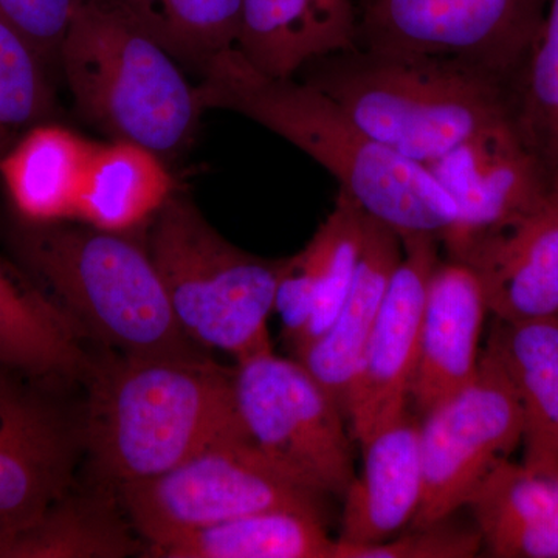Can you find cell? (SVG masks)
Instances as JSON below:
<instances>
[{
    "mask_svg": "<svg viewBox=\"0 0 558 558\" xmlns=\"http://www.w3.org/2000/svg\"><path fill=\"white\" fill-rule=\"evenodd\" d=\"M199 72L202 109L240 113L288 140L400 238L432 234L440 241L457 220V205L427 167L385 148L306 81L260 73L236 49L213 58Z\"/></svg>",
    "mask_w": 558,
    "mask_h": 558,
    "instance_id": "cell-1",
    "label": "cell"
},
{
    "mask_svg": "<svg viewBox=\"0 0 558 558\" xmlns=\"http://www.w3.org/2000/svg\"><path fill=\"white\" fill-rule=\"evenodd\" d=\"M80 442L98 484L154 478L234 436H250L238 409L234 369L194 352L113 354L92 363Z\"/></svg>",
    "mask_w": 558,
    "mask_h": 558,
    "instance_id": "cell-2",
    "label": "cell"
},
{
    "mask_svg": "<svg viewBox=\"0 0 558 558\" xmlns=\"http://www.w3.org/2000/svg\"><path fill=\"white\" fill-rule=\"evenodd\" d=\"M304 70L369 137L424 167L515 119L512 84L464 62L354 49Z\"/></svg>",
    "mask_w": 558,
    "mask_h": 558,
    "instance_id": "cell-3",
    "label": "cell"
},
{
    "mask_svg": "<svg viewBox=\"0 0 558 558\" xmlns=\"http://www.w3.org/2000/svg\"><path fill=\"white\" fill-rule=\"evenodd\" d=\"M58 61L76 109L108 137L161 159L193 142L196 86L123 0H76Z\"/></svg>",
    "mask_w": 558,
    "mask_h": 558,
    "instance_id": "cell-4",
    "label": "cell"
},
{
    "mask_svg": "<svg viewBox=\"0 0 558 558\" xmlns=\"http://www.w3.org/2000/svg\"><path fill=\"white\" fill-rule=\"evenodd\" d=\"M16 248L81 333L128 357L197 352L183 332L148 248L68 222L27 223Z\"/></svg>",
    "mask_w": 558,
    "mask_h": 558,
    "instance_id": "cell-5",
    "label": "cell"
},
{
    "mask_svg": "<svg viewBox=\"0 0 558 558\" xmlns=\"http://www.w3.org/2000/svg\"><path fill=\"white\" fill-rule=\"evenodd\" d=\"M153 219L148 252L189 339L236 362L274 349L267 323L288 258L231 244L185 196L172 194Z\"/></svg>",
    "mask_w": 558,
    "mask_h": 558,
    "instance_id": "cell-6",
    "label": "cell"
},
{
    "mask_svg": "<svg viewBox=\"0 0 558 558\" xmlns=\"http://www.w3.org/2000/svg\"><path fill=\"white\" fill-rule=\"evenodd\" d=\"M116 492L146 548L266 510L323 513L325 498L282 475L250 436L219 440L161 475Z\"/></svg>",
    "mask_w": 558,
    "mask_h": 558,
    "instance_id": "cell-7",
    "label": "cell"
},
{
    "mask_svg": "<svg viewBox=\"0 0 558 558\" xmlns=\"http://www.w3.org/2000/svg\"><path fill=\"white\" fill-rule=\"evenodd\" d=\"M234 392L250 438L282 475L344 497L355 478L347 414L299 360L274 349L240 360Z\"/></svg>",
    "mask_w": 558,
    "mask_h": 558,
    "instance_id": "cell-8",
    "label": "cell"
},
{
    "mask_svg": "<svg viewBox=\"0 0 558 558\" xmlns=\"http://www.w3.org/2000/svg\"><path fill=\"white\" fill-rule=\"evenodd\" d=\"M549 0H362L357 49L464 62L515 90Z\"/></svg>",
    "mask_w": 558,
    "mask_h": 558,
    "instance_id": "cell-9",
    "label": "cell"
},
{
    "mask_svg": "<svg viewBox=\"0 0 558 558\" xmlns=\"http://www.w3.org/2000/svg\"><path fill=\"white\" fill-rule=\"evenodd\" d=\"M418 418L424 490L410 527L468 508L488 473L523 442L524 429L512 385L484 351L475 379Z\"/></svg>",
    "mask_w": 558,
    "mask_h": 558,
    "instance_id": "cell-10",
    "label": "cell"
},
{
    "mask_svg": "<svg viewBox=\"0 0 558 558\" xmlns=\"http://www.w3.org/2000/svg\"><path fill=\"white\" fill-rule=\"evenodd\" d=\"M427 168L457 205V220L440 240L451 260L526 216L554 190L515 119L481 132Z\"/></svg>",
    "mask_w": 558,
    "mask_h": 558,
    "instance_id": "cell-11",
    "label": "cell"
},
{
    "mask_svg": "<svg viewBox=\"0 0 558 558\" xmlns=\"http://www.w3.org/2000/svg\"><path fill=\"white\" fill-rule=\"evenodd\" d=\"M400 240L402 259L389 282L349 388L348 424L352 438L359 442L411 409L425 296L429 278L440 263L439 240L432 234Z\"/></svg>",
    "mask_w": 558,
    "mask_h": 558,
    "instance_id": "cell-12",
    "label": "cell"
},
{
    "mask_svg": "<svg viewBox=\"0 0 558 558\" xmlns=\"http://www.w3.org/2000/svg\"><path fill=\"white\" fill-rule=\"evenodd\" d=\"M27 377L0 366V534L39 515L73 486L78 429Z\"/></svg>",
    "mask_w": 558,
    "mask_h": 558,
    "instance_id": "cell-13",
    "label": "cell"
},
{
    "mask_svg": "<svg viewBox=\"0 0 558 558\" xmlns=\"http://www.w3.org/2000/svg\"><path fill=\"white\" fill-rule=\"evenodd\" d=\"M454 263L476 275L495 318H558V190L517 222L470 245Z\"/></svg>",
    "mask_w": 558,
    "mask_h": 558,
    "instance_id": "cell-14",
    "label": "cell"
},
{
    "mask_svg": "<svg viewBox=\"0 0 558 558\" xmlns=\"http://www.w3.org/2000/svg\"><path fill=\"white\" fill-rule=\"evenodd\" d=\"M365 236V211L339 191L336 207L306 247L286 259L275 299L282 339L299 355L332 325L343 306Z\"/></svg>",
    "mask_w": 558,
    "mask_h": 558,
    "instance_id": "cell-15",
    "label": "cell"
},
{
    "mask_svg": "<svg viewBox=\"0 0 558 558\" xmlns=\"http://www.w3.org/2000/svg\"><path fill=\"white\" fill-rule=\"evenodd\" d=\"M488 314L476 275L464 264L440 260L428 282L410 391V407L418 417L475 379Z\"/></svg>",
    "mask_w": 558,
    "mask_h": 558,
    "instance_id": "cell-16",
    "label": "cell"
},
{
    "mask_svg": "<svg viewBox=\"0 0 558 558\" xmlns=\"http://www.w3.org/2000/svg\"><path fill=\"white\" fill-rule=\"evenodd\" d=\"M418 421L409 409L360 442L365 464L344 494L339 542H387L413 523L424 490Z\"/></svg>",
    "mask_w": 558,
    "mask_h": 558,
    "instance_id": "cell-17",
    "label": "cell"
},
{
    "mask_svg": "<svg viewBox=\"0 0 558 558\" xmlns=\"http://www.w3.org/2000/svg\"><path fill=\"white\" fill-rule=\"evenodd\" d=\"M352 0H242L236 50L253 69L295 78L312 62L357 49Z\"/></svg>",
    "mask_w": 558,
    "mask_h": 558,
    "instance_id": "cell-18",
    "label": "cell"
},
{
    "mask_svg": "<svg viewBox=\"0 0 558 558\" xmlns=\"http://www.w3.org/2000/svg\"><path fill=\"white\" fill-rule=\"evenodd\" d=\"M402 256L399 234L365 213L362 255L347 300L326 332L293 357L310 371L344 414L363 348Z\"/></svg>",
    "mask_w": 558,
    "mask_h": 558,
    "instance_id": "cell-19",
    "label": "cell"
},
{
    "mask_svg": "<svg viewBox=\"0 0 558 558\" xmlns=\"http://www.w3.org/2000/svg\"><path fill=\"white\" fill-rule=\"evenodd\" d=\"M484 352L498 363L519 399L523 464L558 472V318H495Z\"/></svg>",
    "mask_w": 558,
    "mask_h": 558,
    "instance_id": "cell-20",
    "label": "cell"
},
{
    "mask_svg": "<svg viewBox=\"0 0 558 558\" xmlns=\"http://www.w3.org/2000/svg\"><path fill=\"white\" fill-rule=\"evenodd\" d=\"M135 534L116 490L72 486L28 523L2 532L0 558H124L146 549Z\"/></svg>",
    "mask_w": 558,
    "mask_h": 558,
    "instance_id": "cell-21",
    "label": "cell"
},
{
    "mask_svg": "<svg viewBox=\"0 0 558 558\" xmlns=\"http://www.w3.org/2000/svg\"><path fill=\"white\" fill-rule=\"evenodd\" d=\"M97 143L76 132L40 123L0 157V179L27 223L76 220V209Z\"/></svg>",
    "mask_w": 558,
    "mask_h": 558,
    "instance_id": "cell-22",
    "label": "cell"
},
{
    "mask_svg": "<svg viewBox=\"0 0 558 558\" xmlns=\"http://www.w3.org/2000/svg\"><path fill=\"white\" fill-rule=\"evenodd\" d=\"M81 332L53 300L0 266V366L35 380H75L92 362Z\"/></svg>",
    "mask_w": 558,
    "mask_h": 558,
    "instance_id": "cell-23",
    "label": "cell"
},
{
    "mask_svg": "<svg viewBox=\"0 0 558 558\" xmlns=\"http://www.w3.org/2000/svg\"><path fill=\"white\" fill-rule=\"evenodd\" d=\"M174 194V180L153 150L112 140L95 145L76 220L95 229L128 233L153 219Z\"/></svg>",
    "mask_w": 558,
    "mask_h": 558,
    "instance_id": "cell-24",
    "label": "cell"
},
{
    "mask_svg": "<svg viewBox=\"0 0 558 558\" xmlns=\"http://www.w3.org/2000/svg\"><path fill=\"white\" fill-rule=\"evenodd\" d=\"M157 558H336L323 513L278 509L252 513L146 548Z\"/></svg>",
    "mask_w": 558,
    "mask_h": 558,
    "instance_id": "cell-25",
    "label": "cell"
},
{
    "mask_svg": "<svg viewBox=\"0 0 558 558\" xmlns=\"http://www.w3.org/2000/svg\"><path fill=\"white\" fill-rule=\"evenodd\" d=\"M175 60L197 70L236 49L242 0H123Z\"/></svg>",
    "mask_w": 558,
    "mask_h": 558,
    "instance_id": "cell-26",
    "label": "cell"
},
{
    "mask_svg": "<svg viewBox=\"0 0 558 558\" xmlns=\"http://www.w3.org/2000/svg\"><path fill=\"white\" fill-rule=\"evenodd\" d=\"M513 113L527 145L558 185V0L545 22L513 90Z\"/></svg>",
    "mask_w": 558,
    "mask_h": 558,
    "instance_id": "cell-27",
    "label": "cell"
},
{
    "mask_svg": "<svg viewBox=\"0 0 558 558\" xmlns=\"http://www.w3.org/2000/svg\"><path fill=\"white\" fill-rule=\"evenodd\" d=\"M468 508L483 539L558 513V472L502 461L476 488Z\"/></svg>",
    "mask_w": 558,
    "mask_h": 558,
    "instance_id": "cell-28",
    "label": "cell"
},
{
    "mask_svg": "<svg viewBox=\"0 0 558 558\" xmlns=\"http://www.w3.org/2000/svg\"><path fill=\"white\" fill-rule=\"evenodd\" d=\"M53 92L46 62L21 33L0 17V130L16 134L46 123Z\"/></svg>",
    "mask_w": 558,
    "mask_h": 558,
    "instance_id": "cell-29",
    "label": "cell"
},
{
    "mask_svg": "<svg viewBox=\"0 0 558 558\" xmlns=\"http://www.w3.org/2000/svg\"><path fill=\"white\" fill-rule=\"evenodd\" d=\"M451 519V517H450ZM450 519L411 527L409 534L371 545H351L337 539L336 558H469L484 546L478 526L470 529Z\"/></svg>",
    "mask_w": 558,
    "mask_h": 558,
    "instance_id": "cell-30",
    "label": "cell"
},
{
    "mask_svg": "<svg viewBox=\"0 0 558 558\" xmlns=\"http://www.w3.org/2000/svg\"><path fill=\"white\" fill-rule=\"evenodd\" d=\"M76 0H0V17L24 36L44 62L58 61Z\"/></svg>",
    "mask_w": 558,
    "mask_h": 558,
    "instance_id": "cell-31",
    "label": "cell"
},
{
    "mask_svg": "<svg viewBox=\"0 0 558 558\" xmlns=\"http://www.w3.org/2000/svg\"><path fill=\"white\" fill-rule=\"evenodd\" d=\"M488 553L502 558H558V513L549 519L484 539Z\"/></svg>",
    "mask_w": 558,
    "mask_h": 558,
    "instance_id": "cell-32",
    "label": "cell"
},
{
    "mask_svg": "<svg viewBox=\"0 0 558 558\" xmlns=\"http://www.w3.org/2000/svg\"><path fill=\"white\" fill-rule=\"evenodd\" d=\"M14 134L5 130H0V157L3 156L7 149L13 145Z\"/></svg>",
    "mask_w": 558,
    "mask_h": 558,
    "instance_id": "cell-33",
    "label": "cell"
},
{
    "mask_svg": "<svg viewBox=\"0 0 558 558\" xmlns=\"http://www.w3.org/2000/svg\"><path fill=\"white\" fill-rule=\"evenodd\" d=\"M556 189L558 190V185L556 186Z\"/></svg>",
    "mask_w": 558,
    "mask_h": 558,
    "instance_id": "cell-34",
    "label": "cell"
}]
</instances>
